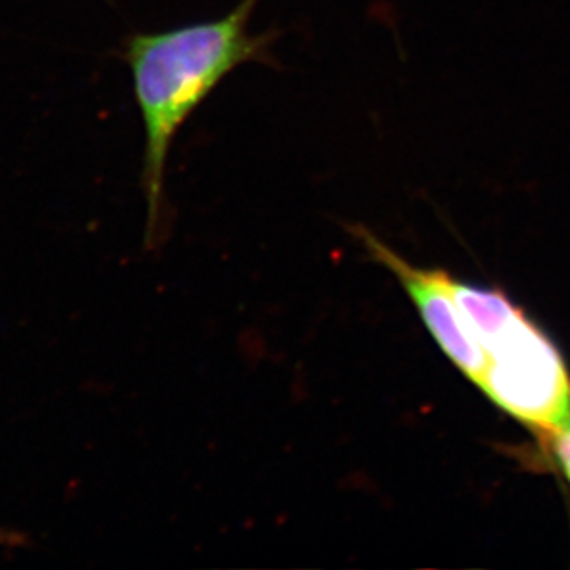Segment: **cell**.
Masks as SVG:
<instances>
[{
  "mask_svg": "<svg viewBox=\"0 0 570 570\" xmlns=\"http://www.w3.org/2000/svg\"><path fill=\"white\" fill-rule=\"evenodd\" d=\"M550 438L554 443V454L558 462H560L561 471L570 482V423Z\"/></svg>",
  "mask_w": 570,
  "mask_h": 570,
  "instance_id": "cell-5",
  "label": "cell"
},
{
  "mask_svg": "<svg viewBox=\"0 0 570 570\" xmlns=\"http://www.w3.org/2000/svg\"><path fill=\"white\" fill-rule=\"evenodd\" d=\"M451 291L482 347L522 316L521 311L502 292L484 291L454 279H451Z\"/></svg>",
  "mask_w": 570,
  "mask_h": 570,
  "instance_id": "cell-4",
  "label": "cell"
},
{
  "mask_svg": "<svg viewBox=\"0 0 570 570\" xmlns=\"http://www.w3.org/2000/svg\"><path fill=\"white\" fill-rule=\"evenodd\" d=\"M480 387L532 431L552 436L570 423V375L560 351L524 314L485 345Z\"/></svg>",
  "mask_w": 570,
  "mask_h": 570,
  "instance_id": "cell-2",
  "label": "cell"
},
{
  "mask_svg": "<svg viewBox=\"0 0 570 570\" xmlns=\"http://www.w3.org/2000/svg\"><path fill=\"white\" fill-rule=\"evenodd\" d=\"M355 233L372 257L397 277L443 353L462 370L465 377L480 386L484 382L490 356L452 296L451 275L442 269L417 268L406 263L366 229Z\"/></svg>",
  "mask_w": 570,
  "mask_h": 570,
  "instance_id": "cell-3",
  "label": "cell"
},
{
  "mask_svg": "<svg viewBox=\"0 0 570 570\" xmlns=\"http://www.w3.org/2000/svg\"><path fill=\"white\" fill-rule=\"evenodd\" d=\"M261 0H240L226 16L163 32L131 33L122 45L145 129V248L168 235L165 174L173 142L227 76L248 63H275L268 33L249 30Z\"/></svg>",
  "mask_w": 570,
  "mask_h": 570,
  "instance_id": "cell-1",
  "label": "cell"
}]
</instances>
